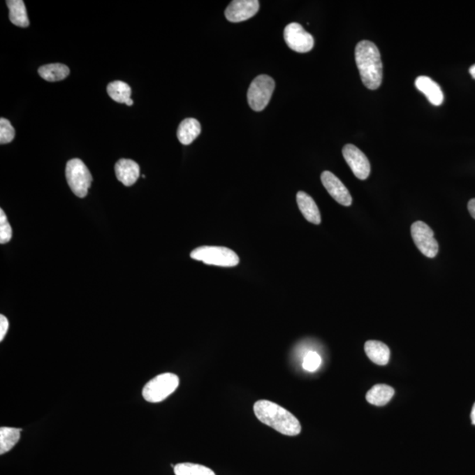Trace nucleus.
I'll list each match as a JSON object with an SVG mask.
<instances>
[{
    "label": "nucleus",
    "mask_w": 475,
    "mask_h": 475,
    "mask_svg": "<svg viewBox=\"0 0 475 475\" xmlns=\"http://www.w3.org/2000/svg\"><path fill=\"white\" fill-rule=\"evenodd\" d=\"M254 411L261 423L286 436H298L301 432V424L288 410L270 400H258Z\"/></svg>",
    "instance_id": "obj_2"
},
{
    "label": "nucleus",
    "mask_w": 475,
    "mask_h": 475,
    "mask_svg": "<svg viewBox=\"0 0 475 475\" xmlns=\"http://www.w3.org/2000/svg\"><path fill=\"white\" fill-rule=\"evenodd\" d=\"M467 207L471 216L475 219V198L470 200Z\"/></svg>",
    "instance_id": "obj_27"
},
{
    "label": "nucleus",
    "mask_w": 475,
    "mask_h": 475,
    "mask_svg": "<svg viewBox=\"0 0 475 475\" xmlns=\"http://www.w3.org/2000/svg\"><path fill=\"white\" fill-rule=\"evenodd\" d=\"M180 379L174 373H163L155 377L142 388V397L148 402L157 403L168 398L177 389Z\"/></svg>",
    "instance_id": "obj_4"
},
{
    "label": "nucleus",
    "mask_w": 475,
    "mask_h": 475,
    "mask_svg": "<svg viewBox=\"0 0 475 475\" xmlns=\"http://www.w3.org/2000/svg\"><path fill=\"white\" fill-rule=\"evenodd\" d=\"M6 5L9 8V19L11 22L20 28H28L29 20L22 0H8Z\"/></svg>",
    "instance_id": "obj_17"
},
{
    "label": "nucleus",
    "mask_w": 475,
    "mask_h": 475,
    "mask_svg": "<svg viewBox=\"0 0 475 475\" xmlns=\"http://www.w3.org/2000/svg\"><path fill=\"white\" fill-rule=\"evenodd\" d=\"M284 41L288 47L298 53H307L313 49L314 39L311 34L305 31L300 24L290 23L284 29Z\"/></svg>",
    "instance_id": "obj_8"
},
{
    "label": "nucleus",
    "mask_w": 475,
    "mask_h": 475,
    "mask_svg": "<svg viewBox=\"0 0 475 475\" xmlns=\"http://www.w3.org/2000/svg\"><path fill=\"white\" fill-rule=\"evenodd\" d=\"M321 178L322 184L335 201L344 206L352 205L351 193L337 176L331 172L325 171L322 173Z\"/></svg>",
    "instance_id": "obj_11"
},
{
    "label": "nucleus",
    "mask_w": 475,
    "mask_h": 475,
    "mask_svg": "<svg viewBox=\"0 0 475 475\" xmlns=\"http://www.w3.org/2000/svg\"><path fill=\"white\" fill-rule=\"evenodd\" d=\"M471 421L472 423L475 425V403L474 404L473 409H472L471 412Z\"/></svg>",
    "instance_id": "obj_28"
},
{
    "label": "nucleus",
    "mask_w": 475,
    "mask_h": 475,
    "mask_svg": "<svg viewBox=\"0 0 475 475\" xmlns=\"http://www.w3.org/2000/svg\"><path fill=\"white\" fill-rule=\"evenodd\" d=\"M275 81L272 78L260 75L251 83L247 92V101L254 111H263L269 104L275 90Z\"/></svg>",
    "instance_id": "obj_6"
},
{
    "label": "nucleus",
    "mask_w": 475,
    "mask_h": 475,
    "mask_svg": "<svg viewBox=\"0 0 475 475\" xmlns=\"http://www.w3.org/2000/svg\"><path fill=\"white\" fill-rule=\"evenodd\" d=\"M115 171L118 181L126 187L135 184L140 175L138 163L126 159H122L115 164Z\"/></svg>",
    "instance_id": "obj_12"
},
{
    "label": "nucleus",
    "mask_w": 475,
    "mask_h": 475,
    "mask_svg": "<svg viewBox=\"0 0 475 475\" xmlns=\"http://www.w3.org/2000/svg\"><path fill=\"white\" fill-rule=\"evenodd\" d=\"M38 73L43 80L49 82H56L69 76L70 69L63 64H50L41 66Z\"/></svg>",
    "instance_id": "obj_19"
},
{
    "label": "nucleus",
    "mask_w": 475,
    "mask_h": 475,
    "mask_svg": "<svg viewBox=\"0 0 475 475\" xmlns=\"http://www.w3.org/2000/svg\"><path fill=\"white\" fill-rule=\"evenodd\" d=\"M12 227L10 226L6 213L2 209L0 210V243L6 244L12 239Z\"/></svg>",
    "instance_id": "obj_24"
},
{
    "label": "nucleus",
    "mask_w": 475,
    "mask_h": 475,
    "mask_svg": "<svg viewBox=\"0 0 475 475\" xmlns=\"http://www.w3.org/2000/svg\"><path fill=\"white\" fill-rule=\"evenodd\" d=\"M342 155L353 174L359 180H366L371 173V164L364 152L354 145H346L342 149Z\"/></svg>",
    "instance_id": "obj_9"
},
{
    "label": "nucleus",
    "mask_w": 475,
    "mask_h": 475,
    "mask_svg": "<svg viewBox=\"0 0 475 475\" xmlns=\"http://www.w3.org/2000/svg\"><path fill=\"white\" fill-rule=\"evenodd\" d=\"M259 8L257 0H234L227 6L225 15L231 22H242L256 15Z\"/></svg>",
    "instance_id": "obj_10"
},
{
    "label": "nucleus",
    "mask_w": 475,
    "mask_h": 475,
    "mask_svg": "<svg viewBox=\"0 0 475 475\" xmlns=\"http://www.w3.org/2000/svg\"><path fill=\"white\" fill-rule=\"evenodd\" d=\"M355 59L363 84L370 90L378 89L383 79V64L378 47L370 41H361L356 44Z\"/></svg>",
    "instance_id": "obj_1"
},
{
    "label": "nucleus",
    "mask_w": 475,
    "mask_h": 475,
    "mask_svg": "<svg viewBox=\"0 0 475 475\" xmlns=\"http://www.w3.org/2000/svg\"><path fill=\"white\" fill-rule=\"evenodd\" d=\"M297 203L298 208L307 221L314 224V225H320L321 222V212L316 203L310 196L303 191L298 192Z\"/></svg>",
    "instance_id": "obj_14"
},
{
    "label": "nucleus",
    "mask_w": 475,
    "mask_h": 475,
    "mask_svg": "<svg viewBox=\"0 0 475 475\" xmlns=\"http://www.w3.org/2000/svg\"><path fill=\"white\" fill-rule=\"evenodd\" d=\"M365 351L370 360L378 365H386L390 358V349L384 342L368 341L365 342Z\"/></svg>",
    "instance_id": "obj_16"
},
{
    "label": "nucleus",
    "mask_w": 475,
    "mask_h": 475,
    "mask_svg": "<svg viewBox=\"0 0 475 475\" xmlns=\"http://www.w3.org/2000/svg\"><path fill=\"white\" fill-rule=\"evenodd\" d=\"M417 89L425 94L430 103L440 106L444 101V94L439 84L435 82L430 77L420 76L415 81Z\"/></svg>",
    "instance_id": "obj_13"
},
{
    "label": "nucleus",
    "mask_w": 475,
    "mask_h": 475,
    "mask_svg": "<svg viewBox=\"0 0 475 475\" xmlns=\"http://www.w3.org/2000/svg\"><path fill=\"white\" fill-rule=\"evenodd\" d=\"M469 73L471 74V76L473 77L474 79L475 80V64L470 67Z\"/></svg>",
    "instance_id": "obj_29"
},
{
    "label": "nucleus",
    "mask_w": 475,
    "mask_h": 475,
    "mask_svg": "<svg viewBox=\"0 0 475 475\" xmlns=\"http://www.w3.org/2000/svg\"><path fill=\"white\" fill-rule=\"evenodd\" d=\"M321 363L322 359L317 352L309 351L304 358L303 368L305 371L313 372L317 371Z\"/></svg>",
    "instance_id": "obj_25"
},
{
    "label": "nucleus",
    "mask_w": 475,
    "mask_h": 475,
    "mask_svg": "<svg viewBox=\"0 0 475 475\" xmlns=\"http://www.w3.org/2000/svg\"><path fill=\"white\" fill-rule=\"evenodd\" d=\"M175 475H216L210 468L202 465L181 463L175 467Z\"/></svg>",
    "instance_id": "obj_22"
},
{
    "label": "nucleus",
    "mask_w": 475,
    "mask_h": 475,
    "mask_svg": "<svg viewBox=\"0 0 475 475\" xmlns=\"http://www.w3.org/2000/svg\"><path fill=\"white\" fill-rule=\"evenodd\" d=\"M201 124L195 118H187L179 125L178 140L182 145H189L201 134Z\"/></svg>",
    "instance_id": "obj_15"
},
{
    "label": "nucleus",
    "mask_w": 475,
    "mask_h": 475,
    "mask_svg": "<svg viewBox=\"0 0 475 475\" xmlns=\"http://www.w3.org/2000/svg\"><path fill=\"white\" fill-rule=\"evenodd\" d=\"M9 322L4 315H0V341L4 340L6 332L8 331Z\"/></svg>",
    "instance_id": "obj_26"
},
{
    "label": "nucleus",
    "mask_w": 475,
    "mask_h": 475,
    "mask_svg": "<svg viewBox=\"0 0 475 475\" xmlns=\"http://www.w3.org/2000/svg\"><path fill=\"white\" fill-rule=\"evenodd\" d=\"M15 130L8 119H0V144L5 145L15 138Z\"/></svg>",
    "instance_id": "obj_23"
},
{
    "label": "nucleus",
    "mask_w": 475,
    "mask_h": 475,
    "mask_svg": "<svg viewBox=\"0 0 475 475\" xmlns=\"http://www.w3.org/2000/svg\"><path fill=\"white\" fill-rule=\"evenodd\" d=\"M66 175L71 191L78 198H83L87 195L93 177L87 166L79 159H71L67 163Z\"/></svg>",
    "instance_id": "obj_5"
},
{
    "label": "nucleus",
    "mask_w": 475,
    "mask_h": 475,
    "mask_svg": "<svg viewBox=\"0 0 475 475\" xmlns=\"http://www.w3.org/2000/svg\"><path fill=\"white\" fill-rule=\"evenodd\" d=\"M22 430L17 428L2 427L0 429V454L3 455L11 451L19 442Z\"/></svg>",
    "instance_id": "obj_20"
},
{
    "label": "nucleus",
    "mask_w": 475,
    "mask_h": 475,
    "mask_svg": "<svg viewBox=\"0 0 475 475\" xmlns=\"http://www.w3.org/2000/svg\"><path fill=\"white\" fill-rule=\"evenodd\" d=\"M108 94L112 100L118 103H125L131 100V88L124 81L117 80L108 84Z\"/></svg>",
    "instance_id": "obj_21"
},
{
    "label": "nucleus",
    "mask_w": 475,
    "mask_h": 475,
    "mask_svg": "<svg viewBox=\"0 0 475 475\" xmlns=\"http://www.w3.org/2000/svg\"><path fill=\"white\" fill-rule=\"evenodd\" d=\"M395 395V390L388 385H376L372 386L366 395V400L369 403L375 406H385Z\"/></svg>",
    "instance_id": "obj_18"
},
{
    "label": "nucleus",
    "mask_w": 475,
    "mask_h": 475,
    "mask_svg": "<svg viewBox=\"0 0 475 475\" xmlns=\"http://www.w3.org/2000/svg\"><path fill=\"white\" fill-rule=\"evenodd\" d=\"M411 235L417 249L424 256L434 258L439 253L437 243L432 228L423 221H416L411 226Z\"/></svg>",
    "instance_id": "obj_7"
},
{
    "label": "nucleus",
    "mask_w": 475,
    "mask_h": 475,
    "mask_svg": "<svg viewBox=\"0 0 475 475\" xmlns=\"http://www.w3.org/2000/svg\"><path fill=\"white\" fill-rule=\"evenodd\" d=\"M190 257L208 265L218 267H235L240 263L237 254L225 247H200L192 251Z\"/></svg>",
    "instance_id": "obj_3"
}]
</instances>
